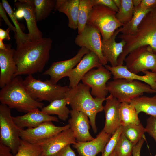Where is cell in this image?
<instances>
[{"instance_id":"obj_1","label":"cell","mask_w":156,"mask_h":156,"mask_svg":"<svg viewBox=\"0 0 156 156\" xmlns=\"http://www.w3.org/2000/svg\"><path fill=\"white\" fill-rule=\"evenodd\" d=\"M52 43L50 38L43 37L17 44L14 54L17 70L13 78L42 71L49 60Z\"/></svg>"},{"instance_id":"obj_2","label":"cell","mask_w":156,"mask_h":156,"mask_svg":"<svg viewBox=\"0 0 156 156\" xmlns=\"http://www.w3.org/2000/svg\"><path fill=\"white\" fill-rule=\"evenodd\" d=\"M88 86L79 83L74 88H70L64 98L72 110L83 112L88 116L93 131L95 133L97 130L96 123V116L103 110V103L108 96L103 98H94Z\"/></svg>"},{"instance_id":"obj_3","label":"cell","mask_w":156,"mask_h":156,"mask_svg":"<svg viewBox=\"0 0 156 156\" xmlns=\"http://www.w3.org/2000/svg\"><path fill=\"white\" fill-rule=\"evenodd\" d=\"M23 80L18 76L12 78L10 82L1 88L0 101L11 109L26 113L41 109L44 104L33 99L23 85Z\"/></svg>"},{"instance_id":"obj_4","label":"cell","mask_w":156,"mask_h":156,"mask_svg":"<svg viewBox=\"0 0 156 156\" xmlns=\"http://www.w3.org/2000/svg\"><path fill=\"white\" fill-rule=\"evenodd\" d=\"M107 90L120 103H129L133 99L142 96L144 93H156L147 84L135 80L120 78L108 82Z\"/></svg>"},{"instance_id":"obj_5","label":"cell","mask_w":156,"mask_h":156,"mask_svg":"<svg viewBox=\"0 0 156 156\" xmlns=\"http://www.w3.org/2000/svg\"><path fill=\"white\" fill-rule=\"evenodd\" d=\"M22 82L31 97L40 102L45 101L51 103L56 99H63L70 89L67 86L53 84L49 80L42 81L37 79L32 75H28Z\"/></svg>"},{"instance_id":"obj_6","label":"cell","mask_w":156,"mask_h":156,"mask_svg":"<svg viewBox=\"0 0 156 156\" xmlns=\"http://www.w3.org/2000/svg\"><path fill=\"white\" fill-rule=\"evenodd\" d=\"M116 13L104 6L94 5L90 13L87 24L97 28L102 39H108L116 29L123 25L116 18Z\"/></svg>"},{"instance_id":"obj_7","label":"cell","mask_w":156,"mask_h":156,"mask_svg":"<svg viewBox=\"0 0 156 156\" xmlns=\"http://www.w3.org/2000/svg\"><path fill=\"white\" fill-rule=\"evenodd\" d=\"M19 130L13 120L11 109L1 103L0 142L10 147L13 155L16 153L20 144Z\"/></svg>"},{"instance_id":"obj_8","label":"cell","mask_w":156,"mask_h":156,"mask_svg":"<svg viewBox=\"0 0 156 156\" xmlns=\"http://www.w3.org/2000/svg\"><path fill=\"white\" fill-rule=\"evenodd\" d=\"M125 65L130 72L136 74L151 70L156 73V54L149 46L139 47L125 58Z\"/></svg>"},{"instance_id":"obj_9","label":"cell","mask_w":156,"mask_h":156,"mask_svg":"<svg viewBox=\"0 0 156 156\" xmlns=\"http://www.w3.org/2000/svg\"><path fill=\"white\" fill-rule=\"evenodd\" d=\"M112 74L105 66H101L88 72L81 80L83 83L91 89V94L99 98H106L108 94L107 85Z\"/></svg>"},{"instance_id":"obj_10","label":"cell","mask_w":156,"mask_h":156,"mask_svg":"<svg viewBox=\"0 0 156 156\" xmlns=\"http://www.w3.org/2000/svg\"><path fill=\"white\" fill-rule=\"evenodd\" d=\"M75 42L77 46L85 47L95 53L103 66L107 65V62L102 52L101 35L96 27L87 24L83 31L76 37Z\"/></svg>"},{"instance_id":"obj_11","label":"cell","mask_w":156,"mask_h":156,"mask_svg":"<svg viewBox=\"0 0 156 156\" xmlns=\"http://www.w3.org/2000/svg\"><path fill=\"white\" fill-rule=\"evenodd\" d=\"M70 128L68 124L63 126L55 125L51 121L44 122L35 127L20 129L21 138L32 144L50 138L61 131Z\"/></svg>"},{"instance_id":"obj_12","label":"cell","mask_w":156,"mask_h":156,"mask_svg":"<svg viewBox=\"0 0 156 156\" xmlns=\"http://www.w3.org/2000/svg\"><path fill=\"white\" fill-rule=\"evenodd\" d=\"M14 12L18 19H25L28 30V40L35 41L41 39L43 34L38 29L32 0H19L15 1Z\"/></svg>"},{"instance_id":"obj_13","label":"cell","mask_w":156,"mask_h":156,"mask_svg":"<svg viewBox=\"0 0 156 156\" xmlns=\"http://www.w3.org/2000/svg\"><path fill=\"white\" fill-rule=\"evenodd\" d=\"M84 47H81L76 55L72 58L65 60L54 62L43 75H49V80L54 84L66 77V75L79 62L84 56L89 52Z\"/></svg>"},{"instance_id":"obj_14","label":"cell","mask_w":156,"mask_h":156,"mask_svg":"<svg viewBox=\"0 0 156 156\" xmlns=\"http://www.w3.org/2000/svg\"><path fill=\"white\" fill-rule=\"evenodd\" d=\"M76 142L70 128L36 144L41 147L43 156H52L67 145L75 144Z\"/></svg>"},{"instance_id":"obj_15","label":"cell","mask_w":156,"mask_h":156,"mask_svg":"<svg viewBox=\"0 0 156 156\" xmlns=\"http://www.w3.org/2000/svg\"><path fill=\"white\" fill-rule=\"evenodd\" d=\"M102 66L98 56L92 52H89L85 55L81 61L66 75L69 80V87L74 88L77 86L85 75L94 68Z\"/></svg>"},{"instance_id":"obj_16","label":"cell","mask_w":156,"mask_h":156,"mask_svg":"<svg viewBox=\"0 0 156 156\" xmlns=\"http://www.w3.org/2000/svg\"><path fill=\"white\" fill-rule=\"evenodd\" d=\"M70 115L68 124L77 141L84 142L93 140L94 138L89 132L90 124L88 116L83 112L72 109Z\"/></svg>"},{"instance_id":"obj_17","label":"cell","mask_w":156,"mask_h":156,"mask_svg":"<svg viewBox=\"0 0 156 156\" xmlns=\"http://www.w3.org/2000/svg\"><path fill=\"white\" fill-rule=\"evenodd\" d=\"M112 135L103 129L93 140L84 142L77 141L73 146L79 156H96L100 152L103 153Z\"/></svg>"},{"instance_id":"obj_18","label":"cell","mask_w":156,"mask_h":156,"mask_svg":"<svg viewBox=\"0 0 156 156\" xmlns=\"http://www.w3.org/2000/svg\"><path fill=\"white\" fill-rule=\"evenodd\" d=\"M105 66L113 75V79L123 78L140 81L147 84L156 91V73L147 70L143 72L144 75H140L130 72L123 65L114 67L106 65Z\"/></svg>"},{"instance_id":"obj_19","label":"cell","mask_w":156,"mask_h":156,"mask_svg":"<svg viewBox=\"0 0 156 156\" xmlns=\"http://www.w3.org/2000/svg\"><path fill=\"white\" fill-rule=\"evenodd\" d=\"M120 102L111 94L108 96L104 106L105 123L103 130L112 135L121 126L119 114Z\"/></svg>"},{"instance_id":"obj_20","label":"cell","mask_w":156,"mask_h":156,"mask_svg":"<svg viewBox=\"0 0 156 156\" xmlns=\"http://www.w3.org/2000/svg\"><path fill=\"white\" fill-rule=\"evenodd\" d=\"M6 50L0 49V87H3L10 81L17 70L14 59L15 50L7 45Z\"/></svg>"},{"instance_id":"obj_21","label":"cell","mask_w":156,"mask_h":156,"mask_svg":"<svg viewBox=\"0 0 156 156\" xmlns=\"http://www.w3.org/2000/svg\"><path fill=\"white\" fill-rule=\"evenodd\" d=\"M15 125L20 129L24 127H35L46 122H59L58 118L47 114L39 109L29 111L23 115L12 116Z\"/></svg>"},{"instance_id":"obj_22","label":"cell","mask_w":156,"mask_h":156,"mask_svg":"<svg viewBox=\"0 0 156 156\" xmlns=\"http://www.w3.org/2000/svg\"><path fill=\"white\" fill-rule=\"evenodd\" d=\"M120 32L119 28L116 29L111 37L108 39H102V50L103 55L107 62L112 67L118 65V58L123 51L126 44L123 40L119 42L116 41V37Z\"/></svg>"},{"instance_id":"obj_23","label":"cell","mask_w":156,"mask_h":156,"mask_svg":"<svg viewBox=\"0 0 156 156\" xmlns=\"http://www.w3.org/2000/svg\"><path fill=\"white\" fill-rule=\"evenodd\" d=\"M79 0H56L55 10L64 14L68 20V26L77 29Z\"/></svg>"},{"instance_id":"obj_24","label":"cell","mask_w":156,"mask_h":156,"mask_svg":"<svg viewBox=\"0 0 156 156\" xmlns=\"http://www.w3.org/2000/svg\"><path fill=\"white\" fill-rule=\"evenodd\" d=\"M135 108L137 113L143 112L156 118V94L152 97L141 96L129 103Z\"/></svg>"},{"instance_id":"obj_25","label":"cell","mask_w":156,"mask_h":156,"mask_svg":"<svg viewBox=\"0 0 156 156\" xmlns=\"http://www.w3.org/2000/svg\"><path fill=\"white\" fill-rule=\"evenodd\" d=\"M153 9H143L139 6L134 8L133 16L131 19L119 28L120 32L125 35L134 34L138 26L147 14Z\"/></svg>"},{"instance_id":"obj_26","label":"cell","mask_w":156,"mask_h":156,"mask_svg":"<svg viewBox=\"0 0 156 156\" xmlns=\"http://www.w3.org/2000/svg\"><path fill=\"white\" fill-rule=\"evenodd\" d=\"M67 104V101L65 98L56 99L43 107L41 110L49 115H56L60 119L65 121L70 115V111L66 106Z\"/></svg>"},{"instance_id":"obj_27","label":"cell","mask_w":156,"mask_h":156,"mask_svg":"<svg viewBox=\"0 0 156 156\" xmlns=\"http://www.w3.org/2000/svg\"><path fill=\"white\" fill-rule=\"evenodd\" d=\"M119 114L120 123L122 126L140 123L135 107L129 103H120Z\"/></svg>"},{"instance_id":"obj_28","label":"cell","mask_w":156,"mask_h":156,"mask_svg":"<svg viewBox=\"0 0 156 156\" xmlns=\"http://www.w3.org/2000/svg\"><path fill=\"white\" fill-rule=\"evenodd\" d=\"M36 20H44L54 9L56 0H32Z\"/></svg>"},{"instance_id":"obj_29","label":"cell","mask_w":156,"mask_h":156,"mask_svg":"<svg viewBox=\"0 0 156 156\" xmlns=\"http://www.w3.org/2000/svg\"><path fill=\"white\" fill-rule=\"evenodd\" d=\"M94 6L92 0H79L78 19V33L83 30L87 22L90 13Z\"/></svg>"},{"instance_id":"obj_30","label":"cell","mask_w":156,"mask_h":156,"mask_svg":"<svg viewBox=\"0 0 156 156\" xmlns=\"http://www.w3.org/2000/svg\"><path fill=\"white\" fill-rule=\"evenodd\" d=\"M146 132L145 128L141 123L138 124L122 126V134L134 145L141 139Z\"/></svg>"},{"instance_id":"obj_31","label":"cell","mask_w":156,"mask_h":156,"mask_svg":"<svg viewBox=\"0 0 156 156\" xmlns=\"http://www.w3.org/2000/svg\"><path fill=\"white\" fill-rule=\"evenodd\" d=\"M1 3L5 11L15 26L16 31L14 37L16 44L20 42H24L28 40V34H25L23 31L21 26L18 21L14 11L12 9L8 1L6 0H2Z\"/></svg>"},{"instance_id":"obj_32","label":"cell","mask_w":156,"mask_h":156,"mask_svg":"<svg viewBox=\"0 0 156 156\" xmlns=\"http://www.w3.org/2000/svg\"><path fill=\"white\" fill-rule=\"evenodd\" d=\"M121 1V6L116 13V17L118 20L124 25L129 21L132 18L134 7L132 0Z\"/></svg>"},{"instance_id":"obj_33","label":"cell","mask_w":156,"mask_h":156,"mask_svg":"<svg viewBox=\"0 0 156 156\" xmlns=\"http://www.w3.org/2000/svg\"><path fill=\"white\" fill-rule=\"evenodd\" d=\"M14 156H43L41 147L36 144H32L21 139L16 153Z\"/></svg>"},{"instance_id":"obj_34","label":"cell","mask_w":156,"mask_h":156,"mask_svg":"<svg viewBox=\"0 0 156 156\" xmlns=\"http://www.w3.org/2000/svg\"><path fill=\"white\" fill-rule=\"evenodd\" d=\"M134 145L122 134L118 140L114 151L117 156H132V151Z\"/></svg>"},{"instance_id":"obj_35","label":"cell","mask_w":156,"mask_h":156,"mask_svg":"<svg viewBox=\"0 0 156 156\" xmlns=\"http://www.w3.org/2000/svg\"><path fill=\"white\" fill-rule=\"evenodd\" d=\"M122 126L113 134L106 145L102 156H109L114 149L118 140L122 134Z\"/></svg>"},{"instance_id":"obj_36","label":"cell","mask_w":156,"mask_h":156,"mask_svg":"<svg viewBox=\"0 0 156 156\" xmlns=\"http://www.w3.org/2000/svg\"><path fill=\"white\" fill-rule=\"evenodd\" d=\"M146 132L153 137L156 142V118L150 116L147 120Z\"/></svg>"},{"instance_id":"obj_37","label":"cell","mask_w":156,"mask_h":156,"mask_svg":"<svg viewBox=\"0 0 156 156\" xmlns=\"http://www.w3.org/2000/svg\"><path fill=\"white\" fill-rule=\"evenodd\" d=\"M94 5H102L107 7L117 12L119 9L116 6L113 0H92Z\"/></svg>"},{"instance_id":"obj_38","label":"cell","mask_w":156,"mask_h":156,"mask_svg":"<svg viewBox=\"0 0 156 156\" xmlns=\"http://www.w3.org/2000/svg\"><path fill=\"white\" fill-rule=\"evenodd\" d=\"M52 156H76L70 145H67Z\"/></svg>"},{"instance_id":"obj_39","label":"cell","mask_w":156,"mask_h":156,"mask_svg":"<svg viewBox=\"0 0 156 156\" xmlns=\"http://www.w3.org/2000/svg\"><path fill=\"white\" fill-rule=\"evenodd\" d=\"M5 10L4 9L2 3H0V16L3 18L5 23L8 26L10 30H13L15 34L16 32V29L15 27L13 26L10 22L8 19L5 14Z\"/></svg>"},{"instance_id":"obj_40","label":"cell","mask_w":156,"mask_h":156,"mask_svg":"<svg viewBox=\"0 0 156 156\" xmlns=\"http://www.w3.org/2000/svg\"><path fill=\"white\" fill-rule=\"evenodd\" d=\"M139 6L143 9H153L156 7V0H142Z\"/></svg>"},{"instance_id":"obj_41","label":"cell","mask_w":156,"mask_h":156,"mask_svg":"<svg viewBox=\"0 0 156 156\" xmlns=\"http://www.w3.org/2000/svg\"><path fill=\"white\" fill-rule=\"evenodd\" d=\"M145 138L144 136L135 144L133 148L132 156H140V151L141 148L145 141Z\"/></svg>"},{"instance_id":"obj_42","label":"cell","mask_w":156,"mask_h":156,"mask_svg":"<svg viewBox=\"0 0 156 156\" xmlns=\"http://www.w3.org/2000/svg\"><path fill=\"white\" fill-rule=\"evenodd\" d=\"M11 152L10 147L0 142V156H14Z\"/></svg>"},{"instance_id":"obj_43","label":"cell","mask_w":156,"mask_h":156,"mask_svg":"<svg viewBox=\"0 0 156 156\" xmlns=\"http://www.w3.org/2000/svg\"><path fill=\"white\" fill-rule=\"evenodd\" d=\"M10 30V28H8L6 30H5L1 28L0 29V39L3 40L6 39L9 40L10 39L9 32Z\"/></svg>"},{"instance_id":"obj_44","label":"cell","mask_w":156,"mask_h":156,"mask_svg":"<svg viewBox=\"0 0 156 156\" xmlns=\"http://www.w3.org/2000/svg\"><path fill=\"white\" fill-rule=\"evenodd\" d=\"M142 0H132L134 8L138 7L141 3Z\"/></svg>"},{"instance_id":"obj_45","label":"cell","mask_w":156,"mask_h":156,"mask_svg":"<svg viewBox=\"0 0 156 156\" xmlns=\"http://www.w3.org/2000/svg\"><path fill=\"white\" fill-rule=\"evenodd\" d=\"M7 45L5 44L3 42V40L0 39V49L6 50L7 49Z\"/></svg>"},{"instance_id":"obj_46","label":"cell","mask_w":156,"mask_h":156,"mask_svg":"<svg viewBox=\"0 0 156 156\" xmlns=\"http://www.w3.org/2000/svg\"><path fill=\"white\" fill-rule=\"evenodd\" d=\"M113 1L116 6L119 9L121 5V0H113Z\"/></svg>"},{"instance_id":"obj_47","label":"cell","mask_w":156,"mask_h":156,"mask_svg":"<svg viewBox=\"0 0 156 156\" xmlns=\"http://www.w3.org/2000/svg\"><path fill=\"white\" fill-rule=\"evenodd\" d=\"M109 156H117L114 151V150L110 154Z\"/></svg>"},{"instance_id":"obj_48","label":"cell","mask_w":156,"mask_h":156,"mask_svg":"<svg viewBox=\"0 0 156 156\" xmlns=\"http://www.w3.org/2000/svg\"><path fill=\"white\" fill-rule=\"evenodd\" d=\"M155 156H156V155H155Z\"/></svg>"}]
</instances>
